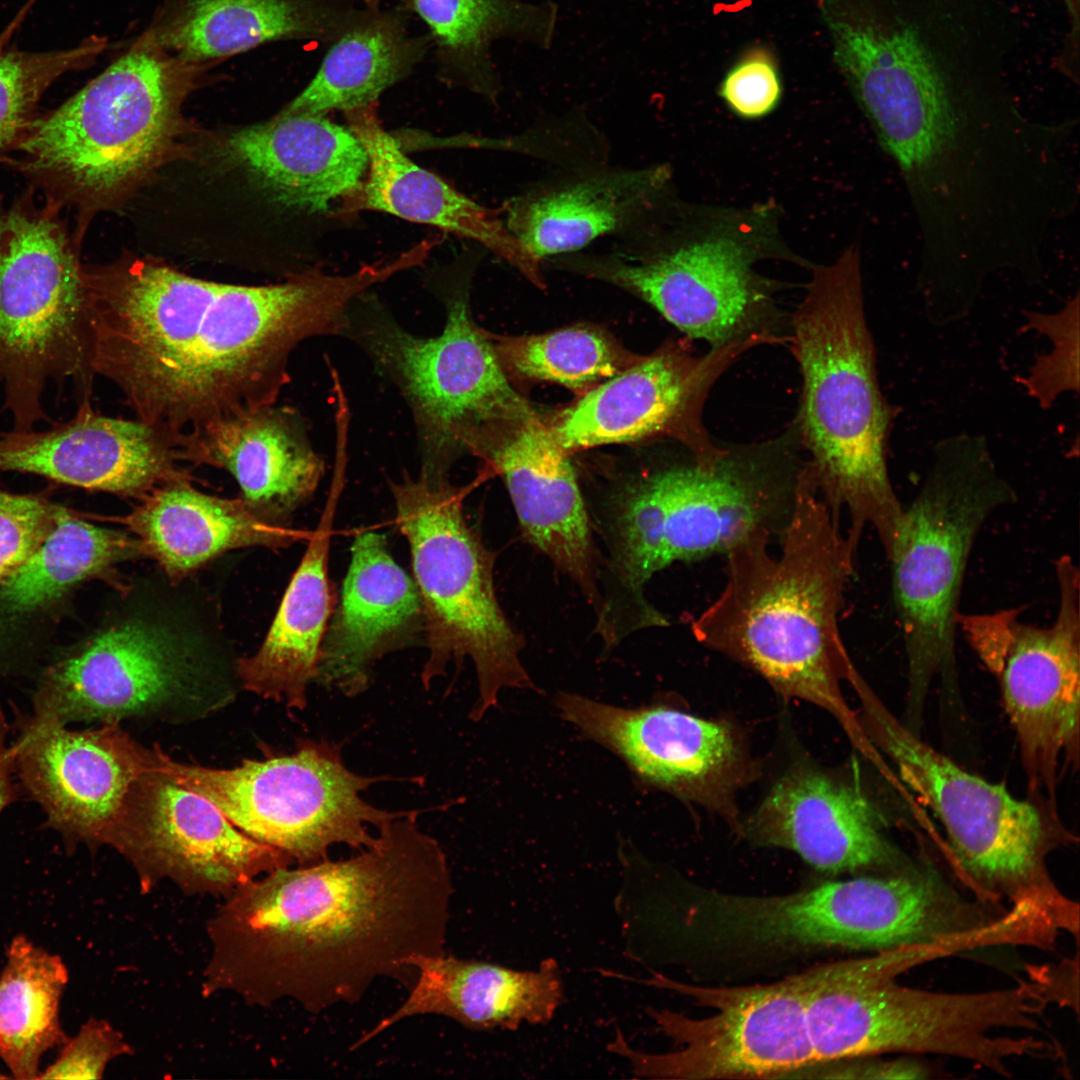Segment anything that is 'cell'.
<instances>
[{
	"instance_id": "obj_41",
	"label": "cell",
	"mask_w": 1080,
	"mask_h": 1080,
	"mask_svg": "<svg viewBox=\"0 0 1080 1080\" xmlns=\"http://www.w3.org/2000/svg\"><path fill=\"white\" fill-rule=\"evenodd\" d=\"M1079 293L1054 313H1025V328L1045 335L1050 353L1039 355L1022 380L1042 409H1049L1065 392L1079 391Z\"/></svg>"
},
{
	"instance_id": "obj_19",
	"label": "cell",
	"mask_w": 1080,
	"mask_h": 1080,
	"mask_svg": "<svg viewBox=\"0 0 1080 1080\" xmlns=\"http://www.w3.org/2000/svg\"><path fill=\"white\" fill-rule=\"evenodd\" d=\"M12 744L16 774L66 849L106 845L149 751L118 723L72 730L56 717L17 712Z\"/></svg>"
},
{
	"instance_id": "obj_24",
	"label": "cell",
	"mask_w": 1080,
	"mask_h": 1080,
	"mask_svg": "<svg viewBox=\"0 0 1080 1080\" xmlns=\"http://www.w3.org/2000/svg\"><path fill=\"white\" fill-rule=\"evenodd\" d=\"M704 902L711 927L769 947L870 949L895 941L903 909L885 876H862L775 896L714 894Z\"/></svg>"
},
{
	"instance_id": "obj_18",
	"label": "cell",
	"mask_w": 1080,
	"mask_h": 1080,
	"mask_svg": "<svg viewBox=\"0 0 1080 1080\" xmlns=\"http://www.w3.org/2000/svg\"><path fill=\"white\" fill-rule=\"evenodd\" d=\"M767 342L758 335L702 356L671 343L582 394L548 427L568 454L671 436L691 449L696 463L712 466L726 450L713 446L702 424L709 389L737 356Z\"/></svg>"
},
{
	"instance_id": "obj_11",
	"label": "cell",
	"mask_w": 1080,
	"mask_h": 1080,
	"mask_svg": "<svg viewBox=\"0 0 1080 1080\" xmlns=\"http://www.w3.org/2000/svg\"><path fill=\"white\" fill-rule=\"evenodd\" d=\"M465 281L444 295L440 334L416 336L372 308L350 312L346 336L399 389L411 410L421 471L449 475L457 457L482 432L502 421L533 414L512 388L488 332L472 319Z\"/></svg>"
},
{
	"instance_id": "obj_27",
	"label": "cell",
	"mask_w": 1080,
	"mask_h": 1080,
	"mask_svg": "<svg viewBox=\"0 0 1080 1080\" xmlns=\"http://www.w3.org/2000/svg\"><path fill=\"white\" fill-rule=\"evenodd\" d=\"M424 633L418 588L388 549L385 535L357 534L340 599L321 644L316 680L354 696L373 666Z\"/></svg>"
},
{
	"instance_id": "obj_17",
	"label": "cell",
	"mask_w": 1080,
	"mask_h": 1080,
	"mask_svg": "<svg viewBox=\"0 0 1080 1080\" xmlns=\"http://www.w3.org/2000/svg\"><path fill=\"white\" fill-rule=\"evenodd\" d=\"M106 845L135 868L143 892L168 879L187 893L224 895L293 861L234 826L208 799L151 762Z\"/></svg>"
},
{
	"instance_id": "obj_48",
	"label": "cell",
	"mask_w": 1080,
	"mask_h": 1080,
	"mask_svg": "<svg viewBox=\"0 0 1080 1080\" xmlns=\"http://www.w3.org/2000/svg\"><path fill=\"white\" fill-rule=\"evenodd\" d=\"M7 1076L0 1073V1079H6Z\"/></svg>"
},
{
	"instance_id": "obj_3",
	"label": "cell",
	"mask_w": 1080,
	"mask_h": 1080,
	"mask_svg": "<svg viewBox=\"0 0 1080 1080\" xmlns=\"http://www.w3.org/2000/svg\"><path fill=\"white\" fill-rule=\"evenodd\" d=\"M771 536L756 533L725 555V584L694 621L693 633L784 697L826 709L857 736L841 681L852 684L860 675L839 624L856 551L806 468L776 555L769 551Z\"/></svg>"
},
{
	"instance_id": "obj_29",
	"label": "cell",
	"mask_w": 1080,
	"mask_h": 1080,
	"mask_svg": "<svg viewBox=\"0 0 1080 1080\" xmlns=\"http://www.w3.org/2000/svg\"><path fill=\"white\" fill-rule=\"evenodd\" d=\"M180 461L230 472L242 499L282 525L315 493L325 472L303 418L275 404L221 418L180 436Z\"/></svg>"
},
{
	"instance_id": "obj_47",
	"label": "cell",
	"mask_w": 1080,
	"mask_h": 1080,
	"mask_svg": "<svg viewBox=\"0 0 1080 1080\" xmlns=\"http://www.w3.org/2000/svg\"><path fill=\"white\" fill-rule=\"evenodd\" d=\"M1064 1L1066 2L1068 8H1070L1072 13H1074V12H1076L1078 10V3H1079L1078 0H1064Z\"/></svg>"
},
{
	"instance_id": "obj_33",
	"label": "cell",
	"mask_w": 1080,
	"mask_h": 1080,
	"mask_svg": "<svg viewBox=\"0 0 1080 1080\" xmlns=\"http://www.w3.org/2000/svg\"><path fill=\"white\" fill-rule=\"evenodd\" d=\"M138 501L118 522L139 540L142 555L155 560L173 582L229 550L279 549L303 536L262 517L242 498L202 493L191 480L167 483Z\"/></svg>"
},
{
	"instance_id": "obj_44",
	"label": "cell",
	"mask_w": 1080,
	"mask_h": 1080,
	"mask_svg": "<svg viewBox=\"0 0 1080 1080\" xmlns=\"http://www.w3.org/2000/svg\"><path fill=\"white\" fill-rule=\"evenodd\" d=\"M129 1054L132 1047L118 1030L92 1018L63 1043L58 1057L38 1079H101L112 1060Z\"/></svg>"
},
{
	"instance_id": "obj_26",
	"label": "cell",
	"mask_w": 1080,
	"mask_h": 1080,
	"mask_svg": "<svg viewBox=\"0 0 1080 1080\" xmlns=\"http://www.w3.org/2000/svg\"><path fill=\"white\" fill-rule=\"evenodd\" d=\"M880 824L858 788L800 768L773 786L748 832L759 844L789 849L823 873L891 874L914 865L888 842Z\"/></svg>"
},
{
	"instance_id": "obj_43",
	"label": "cell",
	"mask_w": 1080,
	"mask_h": 1080,
	"mask_svg": "<svg viewBox=\"0 0 1080 1080\" xmlns=\"http://www.w3.org/2000/svg\"><path fill=\"white\" fill-rule=\"evenodd\" d=\"M63 510L38 497L0 491V583L41 545Z\"/></svg>"
},
{
	"instance_id": "obj_4",
	"label": "cell",
	"mask_w": 1080,
	"mask_h": 1080,
	"mask_svg": "<svg viewBox=\"0 0 1080 1080\" xmlns=\"http://www.w3.org/2000/svg\"><path fill=\"white\" fill-rule=\"evenodd\" d=\"M792 327L807 468L833 515L840 521L842 512L848 515L852 547L869 526L887 554L904 510L886 457L895 409L877 377L857 248L814 271Z\"/></svg>"
},
{
	"instance_id": "obj_37",
	"label": "cell",
	"mask_w": 1080,
	"mask_h": 1080,
	"mask_svg": "<svg viewBox=\"0 0 1080 1080\" xmlns=\"http://www.w3.org/2000/svg\"><path fill=\"white\" fill-rule=\"evenodd\" d=\"M415 59V47L390 19L368 18L344 27L310 83L282 111L325 115L373 105Z\"/></svg>"
},
{
	"instance_id": "obj_13",
	"label": "cell",
	"mask_w": 1080,
	"mask_h": 1080,
	"mask_svg": "<svg viewBox=\"0 0 1080 1080\" xmlns=\"http://www.w3.org/2000/svg\"><path fill=\"white\" fill-rule=\"evenodd\" d=\"M869 727L901 779L934 812L966 877L987 902L1032 903L1065 910L1071 900L1046 868V823L1030 801L971 774L918 738L872 695L860 691Z\"/></svg>"
},
{
	"instance_id": "obj_14",
	"label": "cell",
	"mask_w": 1080,
	"mask_h": 1080,
	"mask_svg": "<svg viewBox=\"0 0 1080 1080\" xmlns=\"http://www.w3.org/2000/svg\"><path fill=\"white\" fill-rule=\"evenodd\" d=\"M1059 603L1049 626L1020 609L961 614L958 628L1000 683L1033 788L1053 793L1062 759L1077 761L1080 709V576L1069 555L1055 560Z\"/></svg>"
},
{
	"instance_id": "obj_5",
	"label": "cell",
	"mask_w": 1080,
	"mask_h": 1080,
	"mask_svg": "<svg viewBox=\"0 0 1080 1080\" xmlns=\"http://www.w3.org/2000/svg\"><path fill=\"white\" fill-rule=\"evenodd\" d=\"M932 958L929 947H902L796 974L816 1065L883 1053H928L1010 1076L1011 1060L1034 1054L1032 1036L998 1033L1036 1028L1040 1004L1030 983L944 993L896 982L898 974Z\"/></svg>"
},
{
	"instance_id": "obj_23",
	"label": "cell",
	"mask_w": 1080,
	"mask_h": 1080,
	"mask_svg": "<svg viewBox=\"0 0 1080 1080\" xmlns=\"http://www.w3.org/2000/svg\"><path fill=\"white\" fill-rule=\"evenodd\" d=\"M561 717L617 755L639 784L701 800L736 775L739 750L730 729L664 705L622 708L560 693Z\"/></svg>"
},
{
	"instance_id": "obj_16",
	"label": "cell",
	"mask_w": 1080,
	"mask_h": 1080,
	"mask_svg": "<svg viewBox=\"0 0 1080 1080\" xmlns=\"http://www.w3.org/2000/svg\"><path fill=\"white\" fill-rule=\"evenodd\" d=\"M654 206L612 237L608 249L582 250L545 263L641 298L687 336L712 348L769 334L757 327L761 295L742 247L724 238L673 242Z\"/></svg>"
},
{
	"instance_id": "obj_32",
	"label": "cell",
	"mask_w": 1080,
	"mask_h": 1080,
	"mask_svg": "<svg viewBox=\"0 0 1080 1080\" xmlns=\"http://www.w3.org/2000/svg\"><path fill=\"white\" fill-rule=\"evenodd\" d=\"M417 974L405 1001L352 1046L357 1049L396 1023L413 1016L440 1015L478 1030L517 1029L544 1024L563 999L560 969L553 959L536 971H516L453 956H419Z\"/></svg>"
},
{
	"instance_id": "obj_34",
	"label": "cell",
	"mask_w": 1080,
	"mask_h": 1080,
	"mask_svg": "<svg viewBox=\"0 0 1080 1080\" xmlns=\"http://www.w3.org/2000/svg\"><path fill=\"white\" fill-rule=\"evenodd\" d=\"M341 28L321 0H187L152 38L186 64L273 40L338 35Z\"/></svg>"
},
{
	"instance_id": "obj_25",
	"label": "cell",
	"mask_w": 1080,
	"mask_h": 1080,
	"mask_svg": "<svg viewBox=\"0 0 1080 1080\" xmlns=\"http://www.w3.org/2000/svg\"><path fill=\"white\" fill-rule=\"evenodd\" d=\"M668 179L663 165L596 160L559 166L505 200L500 213L511 235L543 264L621 233L667 196Z\"/></svg>"
},
{
	"instance_id": "obj_28",
	"label": "cell",
	"mask_w": 1080,
	"mask_h": 1080,
	"mask_svg": "<svg viewBox=\"0 0 1080 1080\" xmlns=\"http://www.w3.org/2000/svg\"><path fill=\"white\" fill-rule=\"evenodd\" d=\"M220 151L275 202L310 214L346 202L368 167L365 149L349 127L321 114L281 110L268 121L228 133Z\"/></svg>"
},
{
	"instance_id": "obj_2",
	"label": "cell",
	"mask_w": 1080,
	"mask_h": 1080,
	"mask_svg": "<svg viewBox=\"0 0 1080 1080\" xmlns=\"http://www.w3.org/2000/svg\"><path fill=\"white\" fill-rule=\"evenodd\" d=\"M419 812L380 826L354 857L281 867L226 896L208 920L203 994L320 1013L360 1001L381 978L415 981L412 960L445 954L454 891Z\"/></svg>"
},
{
	"instance_id": "obj_9",
	"label": "cell",
	"mask_w": 1080,
	"mask_h": 1080,
	"mask_svg": "<svg viewBox=\"0 0 1080 1080\" xmlns=\"http://www.w3.org/2000/svg\"><path fill=\"white\" fill-rule=\"evenodd\" d=\"M800 474L726 450L711 467L694 462L623 487L609 512L612 570L645 626L663 618L643 596L655 573L676 562L726 555L761 531L780 536Z\"/></svg>"
},
{
	"instance_id": "obj_42",
	"label": "cell",
	"mask_w": 1080,
	"mask_h": 1080,
	"mask_svg": "<svg viewBox=\"0 0 1080 1080\" xmlns=\"http://www.w3.org/2000/svg\"><path fill=\"white\" fill-rule=\"evenodd\" d=\"M719 95L742 118L756 119L772 112L782 96L781 75L773 51L763 45L744 50L724 75Z\"/></svg>"
},
{
	"instance_id": "obj_40",
	"label": "cell",
	"mask_w": 1080,
	"mask_h": 1080,
	"mask_svg": "<svg viewBox=\"0 0 1080 1080\" xmlns=\"http://www.w3.org/2000/svg\"><path fill=\"white\" fill-rule=\"evenodd\" d=\"M104 47L105 40L93 38L49 52L0 48V157L14 152L45 91L65 73L88 65Z\"/></svg>"
},
{
	"instance_id": "obj_22",
	"label": "cell",
	"mask_w": 1080,
	"mask_h": 1080,
	"mask_svg": "<svg viewBox=\"0 0 1080 1080\" xmlns=\"http://www.w3.org/2000/svg\"><path fill=\"white\" fill-rule=\"evenodd\" d=\"M179 461L173 435L138 418L102 415L90 398L79 401L70 420L47 430L0 433V472L137 500L167 483L191 480Z\"/></svg>"
},
{
	"instance_id": "obj_12",
	"label": "cell",
	"mask_w": 1080,
	"mask_h": 1080,
	"mask_svg": "<svg viewBox=\"0 0 1080 1080\" xmlns=\"http://www.w3.org/2000/svg\"><path fill=\"white\" fill-rule=\"evenodd\" d=\"M339 745L303 740L294 753L246 760L232 769L174 761L159 748L152 764L177 783L212 802L238 829L276 848L299 866L328 859L335 844L360 851L377 829L407 811L391 812L360 795L391 777L357 774L344 764Z\"/></svg>"
},
{
	"instance_id": "obj_1",
	"label": "cell",
	"mask_w": 1080,
	"mask_h": 1080,
	"mask_svg": "<svg viewBox=\"0 0 1080 1080\" xmlns=\"http://www.w3.org/2000/svg\"><path fill=\"white\" fill-rule=\"evenodd\" d=\"M91 369L137 418L177 439L276 403L302 341L345 336L352 304L385 281L379 264L309 270L269 285L207 281L154 258L85 266Z\"/></svg>"
},
{
	"instance_id": "obj_7",
	"label": "cell",
	"mask_w": 1080,
	"mask_h": 1080,
	"mask_svg": "<svg viewBox=\"0 0 1080 1080\" xmlns=\"http://www.w3.org/2000/svg\"><path fill=\"white\" fill-rule=\"evenodd\" d=\"M1016 492L980 435L956 434L933 449L924 481L904 506L886 558L904 641L910 704L935 677L956 681V634L965 572L988 519Z\"/></svg>"
},
{
	"instance_id": "obj_46",
	"label": "cell",
	"mask_w": 1080,
	"mask_h": 1080,
	"mask_svg": "<svg viewBox=\"0 0 1080 1080\" xmlns=\"http://www.w3.org/2000/svg\"><path fill=\"white\" fill-rule=\"evenodd\" d=\"M9 724L0 710V813L16 800L17 787L14 783L16 774L12 745L8 744Z\"/></svg>"
},
{
	"instance_id": "obj_45",
	"label": "cell",
	"mask_w": 1080,
	"mask_h": 1080,
	"mask_svg": "<svg viewBox=\"0 0 1080 1080\" xmlns=\"http://www.w3.org/2000/svg\"><path fill=\"white\" fill-rule=\"evenodd\" d=\"M817 1064L795 1072L794 1078L809 1072L810 1078L841 1079H920L928 1076V1069L915 1060H880L872 1056L848 1058ZM792 1075V1076H793ZM791 1076V1077H792Z\"/></svg>"
},
{
	"instance_id": "obj_39",
	"label": "cell",
	"mask_w": 1080,
	"mask_h": 1080,
	"mask_svg": "<svg viewBox=\"0 0 1080 1080\" xmlns=\"http://www.w3.org/2000/svg\"><path fill=\"white\" fill-rule=\"evenodd\" d=\"M503 369L584 394L641 359L606 332L574 326L543 334L492 336Z\"/></svg>"
},
{
	"instance_id": "obj_36",
	"label": "cell",
	"mask_w": 1080,
	"mask_h": 1080,
	"mask_svg": "<svg viewBox=\"0 0 1080 1080\" xmlns=\"http://www.w3.org/2000/svg\"><path fill=\"white\" fill-rule=\"evenodd\" d=\"M67 982L58 955L13 938L0 974V1058L13 1078L38 1079L42 1056L67 1040L59 1020Z\"/></svg>"
},
{
	"instance_id": "obj_6",
	"label": "cell",
	"mask_w": 1080,
	"mask_h": 1080,
	"mask_svg": "<svg viewBox=\"0 0 1080 1080\" xmlns=\"http://www.w3.org/2000/svg\"><path fill=\"white\" fill-rule=\"evenodd\" d=\"M161 51L153 38L133 47L37 115L14 150L46 199L75 212L79 239L92 216L127 200L182 144L181 107L193 77Z\"/></svg>"
},
{
	"instance_id": "obj_38",
	"label": "cell",
	"mask_w": 1080,
	"mask_h": 1080,
	"mask_svg": "<svg viewBox=\"0 0 1080 1080\" xmlns=\"http://www.w3.org/2000/svg\"><path fill=\"white\" fill-rule=\"evenodd\" d=\"M139 556L136 537L71 517L64 509L41 545L1 582L0 603L8 612L30 611L77 582Z\"/></svg>"
},
{
	"instance_id": "obj_21",
	"label": "cell",
	"mask_w": 1080,
	"mask_h": 1080,
	"mask_svg": "<svg viewBox=\"0 0 1080 1080\" xmlns=\"http://www.w3.org/2000/svg\"><path fill=\"white\" fill-rule=\"evenodd\" d=\"M468 452L501 476L522 536L580 587L602 620L605 601L587 510L569 454L548 424L534 413L502 421L478 436Z\"/></svg>"
},
{
	"instance_id": "obj_35",
	"label": "cell",
	"mask_w": 1080,
	"mask_h": 1080,
	"mask_svg": "<svg viewBox=\"0 0 1080 1080\" xmlns=\"http://www.w3.org/2000/svg\"><path fill=\"white\" fill-rule=\"evenodd\" d=\"M438 45L448 52L465 84L495 104L502 90L491 45L510 39L548 49L558 22L552 1L412 0Z\"/></svg>"
},
{
	"instance_id": "obj_20",
	"label": "cell",
	"mask_w": 1080,
	"mask_h": 1080,
	"mask_svg": "<svg viewBox=\"0 0 1080 1080\" xmlns=\"http://www.w3.org/2000/svg\"><path fill=\"white\" fill-rule=\"evenodd\" d=\"M201 663L167 628L142 620L112 626L42 675L33 710L73 722L119 723L197 694Z\"/></svg>"
},
{
	"instance_id": "obj_30",
	"label": "cell",
	"mask_w": 1080,
	"mask_h": 1080,
	"mask_svg": "<svg viewBox=\"0 0 1080 1080\" xmlns=\"http://www.w3.org/2000/svg\"><path fill=\"white\" fill-rule=\"evenodd\" d=\"M368 158L367 177L343 208L374 210L473 240L543 288L541 265L511 235L501 213L415 164L380 123L375 104L345 112Z\"/></svg>"
},
{
	"instance_id": "obj_15",
	"label": "cell",
	"mask_w": 1080,
	"mask_h": 1080,
	"mask_svg": "<svg viewBox=\"0 0 1080 1080\" xmlns=\"http://www.w3.org/2000/svg\"><path fill=\"white\" fill-rule=\"evenodd\" d=\"M637 982L675 991L715 1010L711 1016L696 1019L669 1009H648L659 1029L680 1045L667 1053L635 1050L618 1031L608 1050L625 1057L637 1077L790 1078L816 1065L796 975L770 984L736 987L692 985L658 972Z\"/></svg>"
},
{
	"instance_id": "obj_8",
	"label": "cell",
	"mask_w": 1080,
	"mask_h": 1080,
	"mask_svg": "<svg viewBox=\"0 0 1080 1080\" xmlns=\"http://www.w3.org/2000/svg\"><path fill=\"white\" fill-rule=\"evenodd\" d=\"M390 489L423 607L428 657L422 683L428 688L449 664L470 659L479 689L470 717L479 720L503 688L535 687L520 660L523 640L496 597L494 554L467 522L465 491L449 475L405 474Z\"/></svg>"
},
{
	"instance_id": "obj_10",
	"label": "cell",
	"mask_w": 1080,
	"mask_h": 1080,
	"mask_svg": "<svg viewBox=\"0 0 1080 1080\" xmlns=\"http://www.w3.org/2000/svg\"><path fill=\"white\" fill-rule=\"evenodd\" d=\"M60 212L30 193L0 207V384L14 431L47 420L50 382L73 381L80 400L91 393L85 265Z\"/></svg>"
},
{
	"instance_id": "obj_31",
	"label": "cell",
	"mask_w": 1080,
	"mask_h": 1080,
	"mask_svg": "<svg viewBox=\"0 0 1080 1080\" xmlns=\"http://www.w3.org/2000/svg\"><path fill=\"white\" fill-rule=\"evenodd\" d=\"M345 455L337 454L331 486L315 531L255 654L241 658L243 687L302 710L316 680L321 644L336 599L329 576L333 524L345 482Z\"/></svg>"
}]
</instances>
